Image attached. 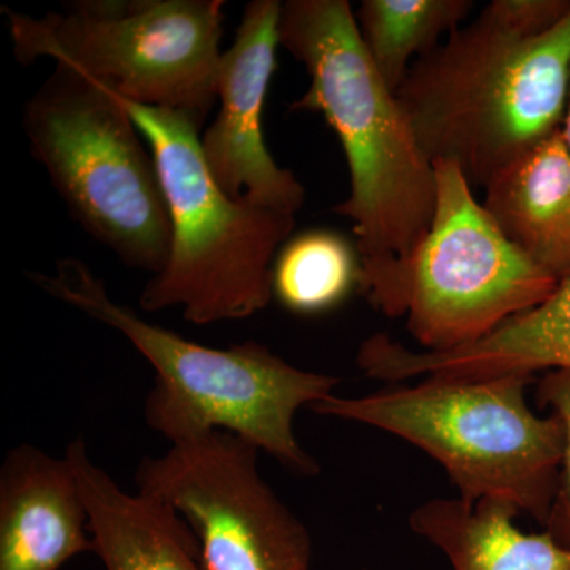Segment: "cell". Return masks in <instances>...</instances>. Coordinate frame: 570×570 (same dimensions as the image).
I'll return each mask as SVG.
<instances>
[{"label": "cell", "instance_id": "cell-1", "mask_svg": "<svg viewBox=\"0 0 570 570\" xmlns=\"http://www.w3.org/2000/svg\"><path fill=\"white\" fill-rule=\"evenodd\" d=\"M570 85V11L549 31L501 0L412 62L396 97L431 163L452 160L472 187L561 129Z\"/></svg>", "mask_w": 570, "mask_h": 570}, {"label": "cell", "instance_id": "cell-2", "mask_svg": "<svg viewBox=\"0 0 570 570\" xmlns=\"http://www.w3.org/2000/svg\"><path fill=\"white\" fill-rule=\"evenodd\" d=\"M279 41L309 77L291 110L324 116L346 154L351 193L333 212L352 220L360 262L407 254L433 220L436 175L371 61L351 3L283 2Z\"/></svg>", "mask_w": 570, "mask_h": 570}, {"label": "cell", "instance_id": "cell-3", "mask_svg": "<svg viewBox=\"0 0 570 570\" xmlns=\"http://www.w3.org/2000/svg\"><path fill=\"white\" fill-rule=\"evenodd\" d=\"M28 277L52 298L121 333L148 360L156 382L146 396V423L170 444L225 431L296 474L321 471L299 444L294 420L299 409L335 395L340 377L299 370L254 341L206 347L146 322L115 302L80 258H61L51 273Z\"/></svg>", "mask_w": 570, "mask_h": 570}, {"label": "cell", "instance_id": "cell-4", "mask_svg": "<svg viewBox=\"0 0 570 570\" xmlns=\"http://www.w3.org/2000/svg\"><path fill=\"white\" fill-rule=\"evenodd\" d=\"M531 374L428 376L365 396L325 397L311 411L377 428L422 449L445 469L459 498L497 499L546 527L557 497L564 430L530 407Z\"/></svg>", "mask_w": 570, "mask_h": 570}, {"label": "cell", "instance_id": "cell-5", "mask_svg": "<svg viewBox=\"0 0 570 570\" xmlns=\"http://www.w3.org/2000/svg\"><path fill=\"white\" fill-rule=\"evenodd\" d=\"M118 99L151 149L171 223L167 264L142 288L141 309L179 307L195 325L264 311L273 299L276 255L295 228L294 214L224 194L206 167L200 127L189 116Z\"/></svg>", "mask_w": 570, "mask_h": 570}, {"label": "cell", "instance_id": "cell-6", "mask_svg": "<svg viewBox=\"0 0 570 570\" xmlns=\"http://www.w3.org/2000/svg\"><path fill=\"white\" fill-rule=\"evenodd\" d=\"M436 206L407 254L360 262V287L389 317L406 318L423 351L478 343L542 305L558 281L499 230L452 160L433 163Z\"/></svg>", "mask_w": 570, "mask_h": 570}, {"label": "cell", "instance_id": "cell-7", "mask_svg": "<svg viewBox=\"0 0 570 570\" xmlns=\"http://www.w3.org/2000/svg\"><path fill=\"white\" fill-rule=\"evenodd\" d=\"M32 156L82 230L132 268L163 272L171 223L151 149L115 94L56 66L24 105Z\"/></svg>", "mask_w": 570, "mask_h": 570}, {"label": "cell", "instance_id": "cell-8", "mask_svg": "<svg viewBox=\"0 0 570 570\" xmlns=\"http://www.w3.org/2000/svg\"><path fill=\"white\" fill-rule=\"evenodd\" d=\"M224 0H78L43 17L2 9L22 63L51 59L146 107L204 126L217 100Z\"/></svg>", "mask_w": 570, "mask_h": 570}, {"label": "cell", "instance_id": "cell-9", "mask_svg": "<svg viewBox=\"0 0 570 570\" xmlns=\"http://www.w3.org/2000/svg\"><path fill=\"white\" fill-rule=\"evenodd\" d=\"M258 450L225 431L141 461L138 493L193 530L205 570H311L313 540L257 468Z\"/></svg>", "mask_w": 570, "mask_h": 570}, {"label": "cell", "instance_id": "cell-10", "mask_svg": "<svg viewBox=\"0 0 570 570\" xmlns=\"http://www.w3.org/2000/svg\"><path fill=\"white\" fill-rule=\"evenodd\" d=\"M281 11L279 0L247 3L220 61L219 110L200 141L206 167L224 194L295 216L305 202V187L273 159L262 119L277 67Z\"/></svg>", "mask_w": 570, "mask_h": 570}, {"label": "cell", "instance_id": "cell-11", "mask_svg": "<svg viewBox=\"0 0 570 570\" xmlns=\"http://www.w3.org/2000/svg\"><path fill=\"white\" fill-rule=\"evenodd\" d=\"M356 363L367 377L390 382L570 370V276L542 305L510 318L478 343L442 352L412 351L379 333L362 344Z\"/></svg>", "mask_w": 570, "mask_h": 570}, {"label": "cell", "instance_id": "cell-12", "mask_svg": "<svg viewBox=\"0 0 570 570\" xmlns=\"http://www.w3.org/2000/svg\"><path fill=\"white\" fill-rule=\"evenodd\" d=\"M89 551L88 509L66 456L11 449L0 469V570H59Z\"/></svg>", "mask_w": 570, "mask_h": 570}, {"label": "cell", "instance_id": "cell-13", "mask_svg": "<svg viewBox=\"0 0 570 570\" xmlns=\"http://www.w3.org/2000/svg\"><path fill=\"white\" fill-rule=\"evenodd\" d=\"M88 509L94 553L105 570H205L200 546L174 509L127 493L97 466L82 439L66 450Z\"/></svg>", "mask_w": 570, "mask_h": 570}, {"label": "cell", "instance_id": "cell-14", "mask_svg": "<svg viewBox=\"0 0 570 570\" xmlns=\"http://www.w3.org/2000/svg\"><path fill=\"white\" fill-rule=\"evenodd\" d=\"M482 205L543 272L558 283L570 276V154L561 129L498 171Z\"/></svg>", "mask_w": 570, "mask_h": 570}, {"label": "cell", "instance_id": "cell-15", "mask_svg": "<svg viewBox=\"0 0 570 570\" xmlns=\"http://www.w3.org/2000/svg\"><path fill=\"white\" fill-rule=\"evenodd\" d=\"M519 515V509L497 499L436 498L420 504L409 524L452 570H570V547L547 531L520 530Z\"/></svg>", "mask_w": 570, "mask_h": 570}, {"label": "cell", "instance_id": "cell-16", "mask_svg": "<svg viewBox=\"0 0 570 570\" xmlns=\"http://www.w3.org/2000/svg\"><path fill=\"white\" fill-rule=\"evenodd\" d=\"M472 7V0H363L355 18L371 61L396 94L412 59L423 58L444 33L461 28Z\"/></svg>", "mask_w": 570, "mask_h": 570}, {"label": "cell", "instance_id": "cell-17", "mask_svg": "<svg viewBox=\"0 0 570 570\" xmlns=\"http://www.w3.org/2000/svg\"><path fill=\"white\" fill-rule=\"evenodd\" d=\"M355 287H360L358 253L333 232H305L288 239L273 264V298L291 313L335 309Z\"/></svg>", "mask_w": 570, "mask_h": 570}, {"label": "cell", "instance_id": "cell-18", "mask_svg": "<svg viewBox=\"0 0 570 570\" xmlns=\"http://www.w3.org/2000/svg\"><path fill=\"white\" fill-rule=\"evenodd\" d=\"M538 400L540 406L549 409V414L560 419L564 430L557 497L543 528L562 546L570 547V370H551L540 379Z\"/></svg>", "mask_w": 570, "mask_h": 570}, {"label": "cell", "instance_id": "cell-19", "mask_svg": "<svg viewBox=\"0 0 570 570\" xmlns=\"http://www.w3.org/2000/svg\"><path fill=\"white\" fill-rule=\"evenodd\" d=\"M561 134L562 138H564L566 146H568V151L570 154V85L568 105H566L564 119H562Z\"/></svg>", "mask_w": 570, "mask_h": 570}]
</instances>
